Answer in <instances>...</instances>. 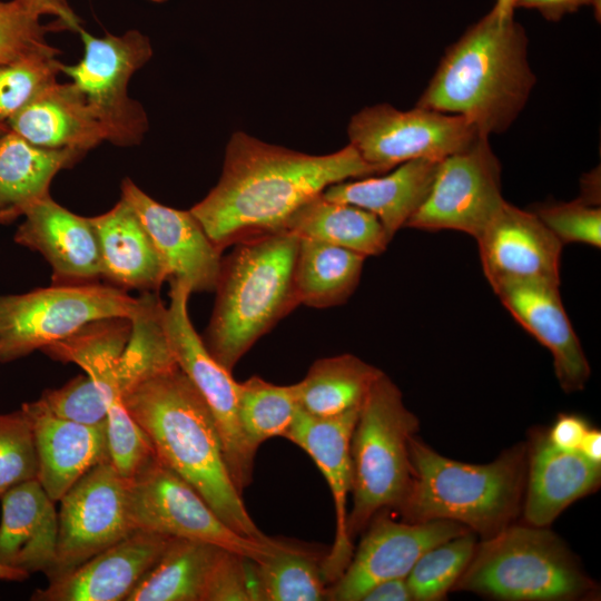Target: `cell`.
<instances>
[{"label":"cell","instance_id":"6da1fadb","mask_svg":"<svg viewBox=\"0 0 601 601\" xmlns=\"http://www.w3.org/2000/svg\"><path fill=\"white\" fill-rule=\"evenodd\" d=\"M376 174L351 144L316 156L236 131L227 144L218 183L190 211L223 250L283 230L296 209L328 186Z\"/></svg>","mask_w":601,"mask_h":601},{"label":"cell","instance_id":"7a4b0ae2","mask_svg":"<svg viewBox=\"0 0 601 601\" xmlns=\"http://www.w3.org/2000/svg\"><path fill=\"white\" fill-rule=\"evenodd\" d=\"M122 402L158 459L187 481L229 528L256 541L274 540L250 518L230 476L213 414L178 365L139 382Z\"/></svg>","mask_w":601,"mask_h":601},{"label":"cell","instance_id":"3957f363","mask_svg":"<svg viewBox=\"0 0 601 601\" xmlns=\"http://www.w3.org/2000/svg\"><path fill=\"white\" fill-rule=\"evenodd\" d=\"M535 81L525 30L493 8L447 48L415 106L462 116L490 137L510 128Z\"/></svg>","mask_w":601,"mask_h":601},{"label":"cell","instance_id":"277c9868","mask_svg":"<svg viewBox=\"0 0 601 601\" xmlns=\"http://www.w3.org/2000/svg\"><path fill=\"white\" fill-rule=\"evenodd\" d=\"M298 243L296 234L283 229L237 242L223 258L204 343L227 370L299 304Z\"/></svg>","mask_w":601,"mask_h":601},{"label":"cell","instance_id":"5b68a950","mask_svg":"<svg viewBox=\"0 0 601 601\" xmlns=\"http://www.w3.org/2000/svg\"><path fill=\"white\" fill-rule=\"evenodd\" d=\"M410 457L413 479L398 509L404 521L450 520L486 539L516 516L525 485V446L487 464H470L441 455L414 435Z\"/></svg>","mask_w":601,"mask_h":601},{"label":"cell","instance_id":"8992f818","mask_svg":"<svg viewBox=\"0 0 601 601\" xmlns=\"http://www.w3.org/2000/svg\"><path fill=\"white\" fill-rule=\"evenodd\" d=\"M417 430V417L383 373L359 406L351 439L353 505L347 531L352 539L383 509L403 504L413 479L410 441Z\"/></svg>","mask_w":601,"mask_h":601},{"label":"cell","instance_id":"52a82bcc","mask_svg":"<svg viewBox=\"0 0 601 601\" xmlns=\"http://www.w3.org/2000/svg\"><path fill=\"white\" fill-rule=\"evenodd\" d=\"M454 587L513 601L573 600L593 589L561 540L530 524L484 539Z\"/></svg>","mask_w":601,"mask_h":601},{"label":"cell","instance_id":"ba28073f","mask_svg":"<svg viewBox=\"0 0 601 601\" xmlns=\"http://www.w3.org/2000/svg\"><path fill=\"white\" fill-rule=\"evenodd\" d=\"M138 304L139 297L122 288L96 283L0 295V363L62 341L91 322L130 318Z\"/></svg>","mask_w":601,"mask_h":601},{"label":"cell","instance_id":"9c48e42d","mask_svg":"<svg viewBox=\"0 0 601 601\" xmlns=\"http://www.w3.org/2000/svg\"><path fill=\"white\" fill-rule=\"evenodd\" d=\"M128 515L135 530L214 544L262 562L287 543L260 542L229 528L206 500L156 453L128 477Z\"/></svg>","mask_w":601,"mask_h":601},{"label":"cell","instance_id":"30bf717a","mask_svg":"<svg viewBox=\"0 0 601 601\" xmlns=\"http://www.w3.org/2000/svg\"><path fill=\"white\" fill-rule=\"evenodd\" d=\"M83 56L75 65H61L83 95L91 111L102 126L106 140L119 146L140 144L148 130L144 107L128 92L132 75L152 56L147 36L128 30L121 36L106 32L96 37L85 29L79 31Z\"/></svg>","mask_w":601,"mask_h":601},{"label":"cell","instance_id":"8fae6325","mask_svg":"<svg viewBox=\"0 0 601 601\" xmlns=\"http://www.w3.org/2000/svg\"><path fill=\"white\" fill-rule=\"evenodd\" d=\"M347 134L349 144L380 174L414 159L441 161L483 136L462 116L417 106L398 110L388 104L355 114Z\"/></svg>","mask_w":601,"mask_h":601},{"label":"cell","instance_id":"7c38bea8","mask_svg":"<svg viewBox=\"0 0 601 601\" xmlns=\"http://www.w3.org/2000/svg\"><path fill=\"white\" fill-rule=\"evenodd\" d=\"M190 292L170 282L165 327L178 367L197 388L215 420L230 476L240 493L252 483L256 452L242 431L237 401L238 382L208 351L188 314Z\"/></svg>","mask_w":601,"mask_h":601},{"label":"cell","instance_id":"4fadbf2b","mask_svg":"<svg viewBox=\"0 0 601 601\" xmlns=\"http://www.w3.org/2000/svg\"><path fill=\"white\" fill-rule=\"evenodd\" d=\"M501 165L487 136L441 160L425 200L405 227L451 229L475 239L504 204Z\"/></svg>","mask_w":601,"mask_h":601},{"label":"cell","instance_id":"5bb4252c","mask_svg":"<svg viewBox=\"0 0 601 601\" xmlns=\"http://www.w3.org/2000/svg\"><path fill=\"white\" fill-rule=\"evenodd\" d=\"M128 477L111 460L88 471L60 499L57 556L49 580L68 573L135 529L128 515Z\"/></svg>","mask_w":601,"mask_h":601},{"label":"cell","instance_id":"9a60e30c","mask_svg":"<svg viewBox=\"0 0 601 601\" xmlns=\"http://www.w3.org/2000/svg\"><path fill=\"white\" fill-rule=\"evenodd\" d=\"M366 528L345 571L327 589V600L362 601L375 584L406 578L431 548L471 531L450 520L397 522L380 513Z\"/></svg>","mask_w":601,"mask_h":601},{"label":"cell","instance_id":"2e32d148","mask_svg":"<svg viewBox=\"0 0 601 601\" xmlns=\"http://www.w3.org/2000/svg\"><path fill=\"white\" fill-rule=\"evenodd\" d=\"M476 240L493 290L520 282L560 285L563 244L535 213L504 201Z\"/></svg>","mask_w":601,"mask_h":601},{"label":"cell","instance_id":"e0dca14e","mask_svg":"<svg viewBox=\"0 0 601 601\" xmlns=\"http://www.w3.org/2000/svg\"><path fill=\"white\" fill-rule=\"evenodd\" d=\"M121 198L135 210L165 268L167 280L180 282L193 293L215 292L221 250L190 210L161 205L130 178L121 181Z\"/></svg>","mask_w":601,"mask_h":601},{"label":"cell","instance_id":"ac0fdd59","mask_svg":"<svg viewBox=\"0 0 601 601\" xmlns=\"http://www.w3.org/2000/svg\"><path fill=\"white\" fill-rule=\"evenodd\" d=\"M359 407L332 417H317L298 408L284 436L312 457L333 496L335 538L321 563L326 583H334L342 575L354 552L353 539L347 531V496L353 480L351 439Z\"/></svg>","mask_w":601,"mask_h":601},{"label":"cell","instance_id":"d6986e66","mask_svg":"<svg viewBox=\"0 0 601 601\" xmlns=\"http://www.w3.org/2000/svg\"><path fill=\"white\" fill-rule=\"evenodd\" d=\"M169 536L135 530L72 571L36 590L33 601H121L165 550Z\"/></svg>","mask_w":601,"mask_h":601},{"label":"cell","instance_id":"ffe728a7","mask_svg":"<svg viewBox=\"0 0 601 601\" xmlns=\"http://www.w3.org/2000/svg\"><path fill=\"white\" fill-rule=\"evenodd\" d=\"M35 436L38 481L57 502L88 471L110 460L107 421L85 424L56 415L38 398L21 405Z\"/></svg>","mask_w":601,"mask_h":601},{"label":"cell","instance_id":"44dd1931","mask_svg":"<svg viewBox=\"0 0 601 601\" xmlns=\"http://www.w3.org/2000/svg\"><path fill=\"white\" fill-rule=\"evenodd\" d=\"M22 216L14 242L47 259L55 285L89 284L102 277L90 218L71 213L50 195L28 207Z\"/></svg>","mask_w":601,"mask_h":601},{"label":"cell","instance_id":"7402d4cb","mask_svg":"<svg viewBox=\"0 0 601 601\" xmlns=\"http://www.w3.org/2000/svg\"><path fill=\"white\" fill-rule=\"evenodd\" d=\"M559 286L520 282L505 284L494 293L514 319L551 352L561 388L572 393L584 388L591 370L563 307Z\"/></svg>","mask_w":601,"mask_h":601},{"label":"cell","instance_id":"603a6c76","mask_svg":"<svg viewBox=\"0 0 601 601\" xmlns=\"http://www.w3.org/2000/svg\"><path fill=\"white\" fill-rule=\"evenodd\" d=\"M0 564L50 575L58 541V513L38 479L0 496Z\"/></svg>","mask_w":601,"mask_h":601},{"label":"cell","instance_id":"cb8c5ba5","mask_svg":"<svg viewBox=\"0 0 601 601\" xmlns=\"http://www.w3.org/2000/svg\"><path fill=\"white\" fill-rule=\"evenodd\" d=\"M526 463L524 520L533 526L549 525L571 503L600 486L601 464L579 451L554 447L545 432L532 437Z\"/></svg>","mask_w":601,"mask_h":601},{"label":"cell","instance_id":"d4e9b609","mask_svg":"<svg viewBox=\"0 0 601 601\" xmlns=\"http://www.w3.org/2000/svg\"><path fill=\"white\" fill-rule=\"evenodd\" d=\"M7 126L31 144L50 149L87 152L106 140L102 126L73 82L51 83L12 116Z\"/></svg>","mask_w":601,"mask_h":601},{"label":"cell","instance_id":"484cf974","mask_svg":"<svg viewBox=\"0 0 601 601\" xmlns=\"http://www.w3.org/2000/svg\"><path fill=\"white\" fill-rule=\"evenodd\" d=\"M90 220L98 239L101 276L114 286L150 292L167 280L149 234L122 198Z\"/></svg>","mask_w":601,"mask_h":601},{"label":"cell","instance_id":"4316f807","mask_svg":"<svg viewBox=\"0 0 601 601\" xmlns=\"http://www.w3.org/2000/svg\"><path fill=\"white\" fill-rule=\"evenodd\" d=\"M439 162L431 159L410 160L385 176L333 184L322 195L326 199L351 204L374 214L392 240L425 200Z\"/></svg>","mask_w":601,"mask_h":601},{"label":"cell","instance_id":"83f0119b","mask_svg":"<svg viewBox=\"0 0 601 601\" xmlns=\"http://www.w3.org/2000/svg\"><path fill=\"white\" fill-rule=\"evenodd\" d=\"M85 154L39 147L8 129L0 136V210H14L21 216L50 195V184L61 169L71 167Z\"/></svg>","mask_w":601,"mask_h":601},{"label":"cell","instance_id":"f1b7e54d","mask_svg":"<svg viewBox=\"0 0 601 601\" xmlns=\"http://www.w3.org/2000/svg\"><path fill=\"white\" fill-rule=\"evenodd\" d=\"M284 229L299 238L339 246L365 257L381 255L391 242L374 214L326 199L322 194L296 209Z\"/></svg>","mask_w":601,"mask_h":601},{"label":"cell","instance_id":"f546056e","mask_svg":"<svg viewBox=\"0 0 601 601\" xmlns=\"http://www.w3.org/2000/svg\"><path fill=\"white\" fill-rule=\"evenodd\" d=\"M365 258L339 246L299 238L294 274L299 304L326 308L345 303L358 285Z\"/></svg>","mask_w":601,"mask_h":601},{"label":"cell","instance_id":"4dcf8cb0","mask_svg":"<svg viewBox=\"0 0 601 601\" xmlns=\"http://www.w3.org/2000/svg\"><path fill=\"white\" fill-rule=\"evenodd\" d=\"M383 373L352 354L317 359L296 383L299 408L317 417L357 408Z\"/></svg>","mask_w":601,"mask_h":601},{"label":"cell","instance_id":"1f68e13d","mask_svg":"<svg viewBox=\"0 0 601 601\" xmlns=\"http://www.w3.org/2000/svg\"><path fill=\"white\" fill-rule=\"evenodd\" d=\"M130 329L128 317L99 319L41 351L53 359L78 365L108 406L120 398L116 392V368Z\"/></svg>","mask_w":601,"mask_h":601},{"label":"cell","instance_id":"d6a6232c","mask_svg":"<svg viewBox=\"0 0 601 601\" xmlns=\"http://www.w3.org/2000/svg\"><path fill=\"white\" fill-rule=\"evenodd\" d=\"M218 549L206 542L170 538L125 601H200Z\"/></svg>","mask_w":601,"mask_h":601},{"label":"cell","instance_id":"836d02e7","mask_svg":"<svg viewBox=\"0 0 601 601\" xmlns=\"http://www.w3.org/2000/svg\"><path fill=\"white\" fill-rule=\"evenodd\" d=\"M255 601L327 600L322 566L290 544L262 562L252 563Z\"/></svg>","mask_w":601,"mask_h":601},{"label":"cell","instance_id":"e575fe53","mask_svg":"<svg viewBox=\"0 0 601 601\" xmlns=\"http://www.w3.org/2000/svg\"><path fill=\"white\" fill-rule=\"evenodd\" d=\"M298 408L296 383L276 385L256 375L238 383L239 424L255 452L265 441L284 437Z\"/></svg>","mask_w":601,"mask_h":601},{"label":"cell","instance_id":"d590c367","mask_svg":"<svg viewBox=\"0 0 601 601\" xmlns=\"http://www.w3.org/2000/svg\"><path fill=\"white\" fill-rule=\"evenodd\" d=\"M475 546V536L470 531L424 552L406 577L413 600L442 599L469 565Z\"/></svg>","mask_w":601,"mask_h":601},{"label":"cell","instance_id":"8d00e7d4","mask_svg":"<svg viewBox=\"0 0 601 601\" xmlns=\"http://www.w3.org/2000/svg\"><path fill=\"white\" fill-rule=\"evenodd\" d=\"M55 47L0 63V122L6 124L39 92L57 81L61 65Z\"/></svg>","mask_w":601,"mask_h":601},{"label":"cell","instance_id":"74e56055","mask_svg":"<svg viewBox=\"0 0 601 601\" xmlns=\"http://www.w3.org/2000/svg\"><path fill=\"white\" fill-rule=\"evenodd\" d=\"M37 476L35 436L27 413L22 407L0 413V496Z\"/></svg>","mask_w":601,"mask_h":601},{"label":"cell","instance_id":"f35d334b","mask_svg":"<svg viewBox=\"0 0 601 601\" xmlns=\"http://www.w3.org/2000/svg\"><path fill=\"white\" fill-rule=\"evenodd\" d=\"M60 30L53 21L42 24L40 17L23 8L17 0L0 2V63L18 57L52 48L46 35Z\"/></svg>","mask_w":601,"mask_h":601},{"label":"cell","instance_id":"ab89813d","mask_svg":"<svg viewBox=\"0 0 601 601\" xmlns=\"http://www.w3.org/2000/svg\"><path fill=\"white\" fill-rule=\"evenodd\" d=\"M535 214L562 244L601 246V210L583 198L544 205Z\"/></svg>","mask_w":601,"mask_h":601},{"label":"cell","instance_id":"60d3db41","mask_svg":"<svg viewBox=\"0 0 601 601\" xmlns=\"http://www.w3.org/2000/svg\"><path fill=\"white\" fill-rule=\"evenodd\" d=\"M252 561L219 548L208 571L200 601H255Z\"/></svg>","mask_w":601,"mask_h":601},{"label":"cell","instance_id":"b9f144b4","mask_svg":"<svg viewBox=\"0 0 601 601\" xmlns=\"http://www.w3.org/2000/svg\"><path fill=\"white\" fill-rule=\"evenodd\" d=\"M40 398L60 417L85 424L107 421L106 402L86 374L59 388L45 391Z\"/></svg>","mask_w":601,"mask_h":601},{"label":"cell","instance_id":"7bdbcfd3","mask_svg":"<svg viewBox=\"0 0 601 601\" xmlns=\"http://www.w3.org/2000/svg\"><path fill=\"white\" fill-rule=\"evenodd\" d=\"M588 422L574 414H560L546 436L556 449L565 452L579 451L581 442L589 430Z\"/></svg>","mask_w":601,"mask_h":601},{"label":"cell","instance_id":"ee69618b","mask_svg":"<svg viewBox=\"0 0 601 601\" xmlns=\"http://www.w3.org/2000/svg\"><path fill=\"white\" fill-rule=\"evenodd\" d=\"M23 8L33 14H50L56 17L60 30L79 31L81 19L73 12L67 0H17Z\"/></svg>","mask_w":601,"mask_h":601},{"label":"cell","instance_id":"f6af8a7d","mask_svg":"<svg viewBox=\"0 0 601 601\" xmlns=\"http://www.w3.org/2000/svg\"><path fill=\"white\" fill-rule=\"evenodd\" d=\"M587 6L600 13V0H513V8L535 9L550 21H558Z\"/></svg>","mask_w":601,"mask_h":601},{"label":"cell","instance_id":"bcb514c9","mask_svg":"<svg viewBox=\"0 0 601 601\" xmlns=\"http://www.w3.org/2000/svg\"><path fill=\"white\" fill-rule=\"evenodd\" d=\"M413 600L406 578L382 581L370 589L362 601H410Z\"/></svg>","mask_w":601,"mask_h":601},{"label":"cell","instance_id":"7dc6e473","mask_svg":"<svg viewBox=\"0 0 601 601\" xmlns=\"http://www.w3.org/2000/svg\"><path fill=\"white\" fill-rule=\"evenodd\" d=\"M579 452L588 460L601 464V432L589 428L581 442Z\"/></svg>","mask_w":601,"mask_h":601},{"label":"cell","instance_id":"c3c4849f","mask_svg":"<svg viewBox=\"0 0 601 601\" xmlns=\"http://www.w3.org/2000/svg\"><path fill=\"white\" fill-rule=\"evenodd\" d=\"M29 573L0 564V581H24Z\"/></svg>","mask_w":601,"mask_h":601},{"label":"cell","instance_id":"681fc988","mask_svg":"<svg viewBox=\"0 0 601 601\" xmlns=\"http://www.w3.org/2000/svg\"><path fill=\"white\" fill-rule=\"evenodd\" d=\"M493 8L501 14H511L514 10L513 0H496Z\"/></svg>","mask_w":601,"mask_h":601},{"label":"cell","instance_id":"f907efd6","mask_svg":"<svg viewBox=\"0 0 601 601\" xmlns=\"http://www.w3.org/2000/svg\"><path fill=\"white\" fill-rule=\"evenodd\" d=\"M19 216L20 214L14 210H0V224L11 223Z\"/></svg>","mask_w":601,"mask_h":601},{"label":"cell","instance_id":"816d5d0a","mask_svg":"<svg viewBox=\"0 0 601 601\" xmlns=\"http://www.w3.org/2000/svg\"><path fill=\"white\" fill-rule=\"evenodd\" d=\"M8 129L9 128L6 124L0 122V136L4 134Z\"/></svg>","mask_w":601,"mask_h":601},{"label":"cell","instance_id":"f5cc1de1","mask_svg":"<svg viewBox=\"0 0 601 601\" xmlns=\"http://www.w3.org/2000/svg\"><path fill=\"white\" fill-rule=\"evenodd\" d=\"M149 1L156 2V3H161V2H165V1H167V0H149Z\"/></svg>","mask_w":601,"mask_h":601}]
</instances>
